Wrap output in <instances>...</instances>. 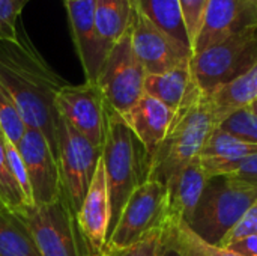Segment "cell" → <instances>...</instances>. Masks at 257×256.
Instances as JSON below:
<instances>
[{
  "mask_svg": "<svg viewBox=\"0 0 257 256\" xmlns=\"http://www.w3.org/2000/svg\"><path fill=\"white\" fill-rule=\"evenodd\" d=\"M120 118L146 149L149 158L169 134L176 113L151 95H143Z\"/></svg>",
  "mask_w": 257,
  "mask_h": 256,
  "instance_id": "obj_17",
  "label": "cell"
},
{
  "mask_svg": "<svg viewBox=\"0 0 257 256\" xmlns=\"http://www.w3.org/2000/svg\"><path fill=\"white\" fill-rule=\"evenodd\" d=\"M224 249H230L241 256H257V234L244 237Z\"/></svg>",
  "mask_w": 257,
  "mask_h": 256,
  "instance_id": "obj_34",
  "label": "cell"
},
{
  "mask_svg": "<svg viewBox=\"0 0 257 256\" xmlns=\"http://www.w3.org/2000/svg\"><path fill=\"white\" fill-rule=\"evenodd\" d=\"M218 128L245 140L257 145V115H254L248 107L239 109L229 116H226Z\"/></svg>",
  "mask_w": 257,
  "mask_h": 256,
  "instance_id": "obj_27",
  "label": "cell"
},
{
  "mask_svg": "<svg viewBox=\"0 0 257 256\" xmlns=\"http://www.w3.org/2000/svg\"><path fill=\"white\" fill-rule=\"evenodd\" d=\"M101 155V148H96L60 119L57 161L60 169L62 193L74 216L84 201Z\"/></svg>",
  "mask_w": 257,
  "mask_h": 256,
  "instance_id": "obj_9",
  "label": "cell"
},
{
  "mask_svg": "<svg viewBox=\"0 0 257 256\" xmlns=\"http://www.w3.org/2000/svg\"><path fill=\"white\" fill-rule=\"evenodd\" d=\"M257 201V186L230 175L208 180L190 222V229L211 246H221L247 210Z\"/></svg>",
  "mask_w": 257,
  "mask_h": 256,
  "instance_id": "obj_4",
  "label": "cell"
},
{
  "mask_svg": "<svg viewBox=\"0 0 257 256\" xmlns=\"http://www.w3.org/2000/svg\"><path fill=\"white\" fill-rule=\"evenodd\" d=\"M131 20V0H95V27L107 54L130 30Z\"/></svg>",
  "mask_w": 257,
  "mask_h": 256,
  "instance_id": "obj_20",
  "label": "cell"
},
{
  "mask_svg": "<svg viewBox=\"0 0 257 256\" xmlns=\"http://www.w3.org/2000/svg\"><path fill=\"white\" fill-rule=\"evenodd\" d=\"M209 177L199 158L182 167L167 184L164 226L190 225Z\"/></svg>",
  "mask_w": 257,
  "mask_h": 256,
  "instance_id": "obj_16",
  "label": "cell"
},
{
  "mask_svg": "<svg viewBox=\"0 0 257 256\" xmlns=\"http://www.w3.org/2000/svg\"><path fill=\"white\" fill-rule=\"evenodd\" d=\"M250 2H251V3H253V5L257 8V0H250Z\"/></svg>",
  "mask_w": 257,
  "mask_h": 256,
  "instance_id": "obj_38",
  "label": "cell"
},
{
  "mask_svg": "<svg viewBox=\"0 0 257 256\" xmlns=\"http://www.w3.org/2000/svg\"><path fill=\"white\" fill-rule=\"evenodd\" d=\"M256 62L257 26H251L193 54L190 69L202 95L209 97L242 77Z\"/></svg>",
  "mask_w": 257,
  "mask_h": 256,
  "instance_id": "obj_5",
  "label": "cell"
},
{
  "mask_svg": "<svg viewBox=\"0 0 257 256\" xmlns=\"http://www.w3.org/2000/svg\"><path fill=\"white\" fill-rule=\"evenodd\" d=\"M205 98L211 106L217 127L230 113L248 107L257 100V62L242 77Z\"/></svg>",
  "mask_w": 257,
  "mask_h": 256,
  "instance_id": "obj_22",
  "label": "cell"
},
{
  "mask_svg": "<svg viewBox=\"0 0 257 256\" xmlns=\"http://www.w3.org/2000/svg\"><path fill=\"white\" fill-rule=\"evenodd\" d=\"M26 128L27 127L17 109L15 101L12 100L8 89L0 83V131L6 140L17 146Z\"/></svg>",
  "mask_w": 257,
  "mask_h": 256,
  "instance_id": "obj_26",
  "label": "cell"
},
{
  "mask_svg": "<svg viewBox=\"0 0 257 256\" xmlns=\"http://www.w3.org/2000/svg\"><path fill=\"white\" fill-rule=\"evenodd\" d=\"M230 177H235L238 180L257 186V154L247 158Z\"/></svg>",
  "mask_w": 257,
  "mask_h": 256,
  "instance_id": "obj_33",
  "label": "cell"
},
{
  "mask_svg": "<svg viewBox=\"0 0 257 256\" xmlns=\"http://www.w3.org/2000/svg\"><path fill=\"white\" fill-rule=\"evenodd\" d=\"M257 234V201L247 210V213L241 217V220L235 225V228L226 235L220 247H229L235 241Z\"/></svg>",
  "mask_w": 257,
  "mask_h": 256,
  "instance_id": "obj_32",
  "label": "cell"
},
{
  "mask_svg": "<svg viewBox=\"0 0 257 256\" xmlns=\"http://www.w3.org/2000/svg\"><path fill=\"white\" fill-rule=\"evenodd\" d=\"M251 26H257V8L250 0H209L193 54Z\"/></svg>",
  "mask_w": 257,
  "mask_h": 256,
  "instance_id": "obj_14",
  "label": "cell"
},
{
  "mask_svg": "<svg viewBox=\"0 0 257 256\" xmlns=\"http://www.w3.org/2000/svg\"><path fill=\"white\" fill-rule=\"evenodd\" d=\"M131 3L133 8L146 20H149L157 29L164 32L193 53L179 0H131Z\"/></svg>",
  "mask_w": 257,
  "mask_h": 256,
  "instance_id": "obj_21",
  "label": "cell"
},
{
  "mask_svg": "<svg viewBox=\"0 0 257 256\" xmlns=\"http://www.w3.org/2000/svg\"><path fill=\"white\" fill-rule=\"evenodd\" d=\"M20 216L39 256H89L75 216L63 196L54 204L27 208Z\"/></svg>",
  "mask_w": 257,
  "mask_h": 256,
  "instance_id": "obj_7",
  "label": "cell"
},
{
  "mask_svg": "<svg viewBox=\"0 0 257 256\" xmlns=\"http://www.w3.org/2000/svg\"><path fill=\"white\" fill-rule=\"evenodd\" d=\"M65 2H78V0H65Z\"/></svg>",
  "mask_w": 257,
  "mask_h": 256,
  "instance_id": "obj_39",
  "label": "cell"
},
{
  "mask_svg": "<svg viewBox=\"0 0 257 256\" xmlns=\"http://www.w3.org/2000/svg\"><path fill=\"white\" fill-rule=\"evenodd\" d=\"M208 3H209V0H179V6H181L187 33H188V38L191 42V48L196 42V38H197L200 29H202Z\"/></svg>",
  "mask_w": 257,
  "mask_h": 256,
  "instance_id": "obj_29",
  "label": "cell"
},
{
  "mask_svg": "<svg viewBox=\"0 0 257 256\" xmlns=\"http://www.w3.org/2000/svg\"><path fill=\"white\" fill-rule=\"evenodd\" d=\"M161 241H163V228L155 229L142 241H139L137 244L128 249H123L119 252H108V250L105 252H108L111 256H160Z\"/></svg>",
  "mask_w": 257,
  "mask_h": 256,
  "instance_id": "obj_31",
  "label": "cell"
},
{
  "mask_svg": "<svg viewBox=\"0 0 257 256\" xmlns=\"http://www.w3.org/2000/svg\"><path fill=\"white\" fill-rule=\"evenodd\" d=\"M215 128L217 122L205 97L176 113L169 134L149 158L148 180H155L166 186L182 167L199 158Z\"/></svg>",
  "mask_w": 257,
  "mask_h": 256,
  "instance_id": "obj_3",
  "label": "cell"
},
{
  "mask_svg": "<svg viewBox=\"0 0 257 256\" xmlns=\"http://www.w3.org/2000/svg\"><path fill=\"white\" fill-rule=\"evenodd\" d=\"M145 94L157 98L175 113H179L203 97L191 75L190 63L163 74H148L145 78Z\"/></svg>",
  "mask_w": 257,
  "mask_h": 256,
  "instance_id": "obj_19",
  "label": "cell"
},
{
  "mask_svg": "<svg viewBox=\"0 0 257 256\" xmlns=\"http://www.w3.org/2000/svg\"><path fill=\"white\" fill-rule=\"evenodd\" d=\"M0 256H39L20 214L0 207Z\"/></svg>",
  "mask_w": 257,
  "mask_h": 256,
  "instance_id": "obj_23",
  "label": "cell"
},
{
  "mask_svg": "<svg viewBox=\"0 0 257 256\" xmlns=\"http://www.w3.org/2000/svg\"><path fill=\"white\" fill-rule=\"evenodd\" d=\"M102 161L111 201V232L128 198L148 180L149 174V155L146 149L123 122L120 115L111 109H108Z\"/></svg>",
  "mask_w": 257,
  "mask_h": 256,
  "instance_id": "obj_2",
  "label": "cell"
},
{
  "mask_svg": "<svg viewBox=\"0 0 257 256\" xmlns=\"http://www.w3.org/2000/svg\"><path fill=\"white\" fill-rule=\"evenodd\" d=\"M0 207L15 214H21L24 213V210L30 208L11 170V166L6 157L5 136L2 131H0Z\"/></svg>",
  "mask_w": 257,
  "mask_h": 256,
  "instance_id": "obj_24",
  "label": "cell"
},
{
  "mask_svg": "<svg viewBox=\"0 0 257 256\" xmlns=\"http://www.w3.org/2000/svg\"><path fill=\"white\" fill-rule=\"evenodd\" d=\"M160 256H187L167 229H163V241H161Z\"/></svg>",
  "mask_w": 257,
  "mask_h": 256,
  "instance_id": "obj_35",
  "label": "cell"
},
{
  "mask_svg": "<svg viewBox=\"0 0 257 256\" xmlns=\"http://www.w3.org/2000/svg\"><path fill=\"white\" fill-rule=\"evenodd\" d=\"M257 154V145L245 142L221 128L208 137L199 160L209 178L232 175L247 158Z\"/></svg>",
  "mask_w": 257,
  "mask_h": 256,
  "instance_id": "obj_18",
  "label": "cell"
},
{
  "mask_svg": "<svg viewBox=\"0 0 257 256\" xmlns=\"http://www.w3.org/2000/svg\"><path fill=\"white\" fill-rule=\"evenodd\" d=\"M92 256H111V255H110L108 252H105V250H104V252H101V253H98V255H92Z\"/></svg>",
  "mask_w": 257,
  "mask_h": 256,
  "instance_id": "obj_37",
  "label": "cell"
},
{
  "mask_svg": "<svg viewBox=\"0 0 257 256\" xmlns=\"http://www.w3.org/2000/svg\"><path fill=\"white\" fill-rule=\"evenodd\" d=\"M163 229H167L173 235L175 241L179 244V247L185 252L187 256H241L230 249L208 244L200 237H197L188 225L164 226Z\"/></svg>",
  "mask_w": 257,
  "mask_h": 256,
  "instance_id": "obj_25",
  "label": "cell"
},
{
  "mask_svg": "<svg viewBox=\"0 0 257 256\" xmlns=\"http://www.w3.org/2000/svg\"><path fill=\"white\" fill-rule=\"evenodd\" d=\"M133 50L148 74H163L190 63L193 53L157 29L149 20L133 8L131 20Z\"/></svg>",
  "mask_w": 257,
  "mask_h": 256,
  "instance_id": "obj_12",
  "label": "cell"
},
{
  "mask_svg": "<svg viewBox=\"0 0 257 256\" xmlns=\"http://www.w3.org/2000/svg\"><path fill=\"white\" fill-rule=\"evenodd\" d=\"M0 83L15 101L26 127L39 130L57 158L60 118L56 98L68 81L42 57L24 24L18 23L15 39L0 41Z\"/></svg>",
  "mask_w": 257,
  "mask_h": 256,
  "instance_id": "obj_1",
  "label": "cell"
},
{
  "mask_svg": "<svg viewBox=\"0 0 257 256\" xmlns=\"http://www.w3.org/2000/svg\"><path fill=\"white\" fill-rule=\"evenodd\" d=\"M167 189L163 183L146 180L128 198L117 223L108 235L105 250L128 249L155 229H161L166 217Z\"/></svg>",
  "mask_w": 257,
  "mask_h": 256,
  "instance_id": "obj_6",
  "label": "cell"
},
{
  "mask_svg": "<svg viewBox=\"0 0 257 256\" xmlns=\"http://www.w3.org/2000/svg\"><path fill=\"white\" fill-rule=\"evenodd\" d=\"M248 109H250L254 115H257V100H254V101L248 106Z\"/></svg>",
  "mask_w": 257,
  "mask_h": 256,
  "instance_id": "obj_36",
  "label": "cell"
},
{
  "mask_svg": "<svg viewBox=\"0 0 257 256\" xmlns=\"http://www.w3.org/2000/svg\"><path fill=\"white\" fill-rule=\"evenodd\" d=\"M145 78L146 71L133 50L128 30L105 57L96 84L107 107L122 115L145 95Z\"/></svg>",
  "mask_w": 257,
  "mask_h": 256,
  "instance_id": "obj_8",
  "label": "cell"
},
{
  "mask_svg": "<svg viewBox=\"0 0 257 256\" xmlns=\"http://www.w3.org/2000/svg\"><path fill=\"white\" fill-rule=\"evenodd\" d=\"M17 149L27 170L35 207L59 201L63 196L59 161L45 136L36 128H26Z\"/></svg>",
  "mask_w": 257,
  "mask_h": 256,
  "instance_id": "obj_11",
  "label": "cell"
},
{
  "mask_svg": "<svg viewBox=\"0 0 257 256\" xmlns=\"http://www.w3.org/2000/svg\"><path fill=\"white\" fill-rule=\"evenodd\" d=\"M75 222L84 241L87 255H98L104 252L110 235L111 201L102 155L96 166L84 201L75 214Z\"/></svg>",
  "mask_w": 257,
  "mask_h": 256,
  "instance_id": "obj_13",
  "label": "cell"
},
{
  "mask_svg": "<svg viewBox=\"0 0 257 256\" xmlns=\"http://www.w3.org/2000/svg\"><path fill=\"white\" fill-rule=\"evenodd\" d=\"M59 118L96 148L104 146L108 107L93 81L66 84L56 98Z\"/></svg>",
  "mask_w": 257,
  "mask_h": 256,
  "instance_id": "obj_10",
  "label": "cell"
},
{
  "mask_svg": "<svg viewBox=\"0 0 257 256\" xmlns=\"http://www.w3.org/2000/svg\"><path fill=\"white\" fill-rule=\"evenodd\" d=\"M5 148H6V157H8V161H9V166H11V170L14 174V178L27 202V205L32 208L35 207L33 204V199H32V192H30V184H29V177H27V170H26V166H24V161L17 149L15 145H12L9 140L5 139Z\"/></svg>",
  "mask_w": 257,
  "mask_h": 256,
  "instance_id": "obj_30",
  "label": "cell"
},
{
  "mask_svg": "<svg viewBox=\"0 0 257 256\" xmlns=\"http://www.w3.org/2000/svg\"><path fill=\"white\" fill-rule=\"evenodd\" d=\"M68 23L77 56L81 62L86 81L96 83L101 66L108 56L95 27V0L65 2Z\"/></svg>",
  "mask_w": 257,
  "mask_h": 256,
  "instance_id": "obj_15",
  "label": "cell"
},
{
  "mask_svg": "<svg viewBox=\"0 0 257 256\" xmlns=\"http://www.w3.org/2000/svg\"><path fill=\"white\" fill-rule=\"evenodd\" d=\"M29 0H0V41L17 38L18 21Z\"/></svg>",
  "mask_w": 257,
  "mask_h": 256,
  "instance_id": "obj_28",
  "label": "cell"
}]
</instances>
